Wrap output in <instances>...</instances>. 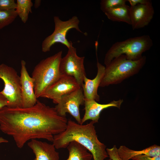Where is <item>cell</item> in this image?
I'll list each match as a JSON object with an SVG mask.
<instances>
[{
    "label": "cell",
    "instance_id": "cb8c5ba5",
    "mask_svg": "<svg viewBox=\"0 0 160 160\" xmlns=\"http://www.w3.org/2000/svg\"><path fill=\"white\" fill-rule=\"evenodd\" d=\"M133 160H160V156L151 157L145 155H141L133 157Z\"/></svg>",
    "mask_w": 160,
    "mask_h": 160
},
{
    "label": "cell",
    "instance_id": "ba28073f",
    "mask_svg": "<svg viewBox=\"0 0 160 160\" xmlns=\"http://www.w3.org/2000/svg\"><path fill=\"white\" fill-rule=\"evenodd\" d=\"M68 49L66 55L62 58L60 61V73L61 75L73 77L81 87L84 78L86 76L84 64L85 57L77 55L73 43Z\"/></svg>",
    "mask_w": 160,
    "mask_h": 160
},
{
    "label": "cell",
    "instance_id": "e0dca14e",
    "mask_svg": "<svg viewBox=\"0 0 160 160\" xmlns=\"http://www.w3.org/2000/svg\"><path fill=\"white\" fill-rule=\"evenodd\" d=\"M129 7L126 4L107 9L103 12L111 21L124 22L130 25Z\"/></svg>",
    "mask_w": 160,
    "mask_h": 160
},
{
    "label": "cell",
    "instance_id": "4316f807",
    "mask_svg": "<svg viewBox=\"0 0 160 160\" xmlns=\"http://www.w3.org/2000/svg\"><path fill=\"white\" fill-rule=\"evenodd\" d=\"M41 1L40 0H36L35 1L34 7L35 8H38L41 5Z\"/></svg>",
    "mask_w": 160,
    "mask_h": 160
},
{
    "label": "cell",
    "instance_id": "603a6c76",
    "mask_svg": "<svg viewBox=\"0 0 160 160\" xmlns=\"http://www.w3.org/2000/svg\"><path fill=\"white\" fill-rule=\"evenodd\" d=\"M117 149L116 145H114L111 148H106L109 160H122L118 154Z\"/></svg>",
    "mask_w": 160,
    "mask_h": 160
},
{
    "label": "cell",
    "instance_id": "5b68a950",
    "mask_svg": "<svg viewBox=\"0 0 160 160\" xmlns=\"http://www.w3.org/2000/svg\"><path fill=\"white\" fill-rule=\"evenodd\" d=\"M153 45L148 35L131 37L113 44L106 53L104 63L106 66L114 58L124 55L128 59L136 60L142 57V54L149 50Z\"/></svg>",
    "mask_w": 160,
    "mask_h": 160
},
{
    "label": "cell",
    "instance_id": "484cf974",
    "mask_svg": "<svg viewBox=\"0 0 160 160\" xmlns=\"http://www.w3.org/2000/svg\"><path fill=\"white\" fill-rule=\"evenodd\" d=\"M8 103L7 98L0 93V110L5 106H7Z\"/></svg>",
    "mask_w": 160,
    "mask_h": 160
},
{
    "label": "cell",
    "instance_id": "5bb4252c",
    "mask_svg": "<svg viewBox=\"0 0 160 160\" xmlns=\"http://www.w3.org/2000/svg\"><path fill=\"white\" fill-rule=\"evenodd\" d=\"M28 145L35 155L33 160H60L59 153L53 144L32 139Z\"/></svg>",
    "mask_w": 160,
    "mask_h": 160
},
{
    "label": "cell",
    "instance_id": "8992f818",
    "mask_svg": "<svg viewBox=\"0 0 160 160\" xmlns=\"http://www.w3.org/2000/svg\"><path fill=\"white\" fill-rule=\"evenodd\" d=\"M0 79L4 87L0 92L7 99V107L22 108L21 84L20 76L12 67L2 63L0 65Z\"/></svg>",
    "mask_w": 160,
    "mask_h": 160
},
{
    "label": "cell",
    "instance_id": "d6986e66",
    "mask_svg": "<svg viewBox=\"0 0 160 160\" xmlns=\"http://www.w3.org/2000/svg\"><path fill=\"white\" fill-rule=\"evenodd\" d=\"M16 4L15 10L17 15L25 23L28 20L29 13H32L33 3L31 0H17Z\"/></svg>",
    "mask_w": 160,
    "mask_h": 160
},
{
    "label": "cell",
    "instance_id": "2e32d148",
    "mask_svg": "<svg viewBox=\"0 0 160 160\" xmlns=\"http://www.w3.org/2000/svg\"><path fill=\"white\" fill-rule=\"evenodd\" d=\"M117 151L122 160H129L133 157L141 155L151 157L160 156V146L155 144L137 151L130 149L124 145H121L117 148Z\"/></svg>",
    "mask_w": 160,
    "mask_h": 160
},
{
    "label": "cell",
    "instance_id": "83f0119b",
    "mask_svg": "<svg viewBox=\"0 0 160 160\" xmlns=\"http://www.w3.org/2000/svg\"><path fill=\"white\" fill-rule=\"evenodd\" d=\"M8 141L6 139H4L2 137H0V143H7Z\"/></svg>",
    "mask_w": 160,
    "mask_h": 160
},
{
    "label": "cell",
    "instance_id": "7a4b0ae2",
    "mask_svg": "<svg viewBox=\"0 0 160 160\" xmlns=\"http://www.w3.org/2000/svg\"><path fill=\"white\" fill-rule=\"evenodd\" d=\"M95 124L91 121L83 125L69 119L65 129L54 136L53 144L59 149L67 148L71 142L76 141L86 148L93 160H105L108 157L106 146L98 140Z\"/></svg>",
    "mask_w": 160,
    "mask_h": 160
},
{
    "label": "cell",
    "instance_id": "8fae6325",
    "mask_svg": "<svg viewBox=\"0 0 160 160\" xmlns=\"http://www.w3.org/2000/svg\"><path fill=\"white\" fill-rule=\"evenodd\" d=\"M21 65L20 78L22 108H29L34 105L38 100L34 91V81L28 74L25 60H21Z\"/></svg>",
    "mask_w": 160,
    "mask_h": 160
},
{
    "label": "cell",
    "instance_id": "9c48e42d",
    "mask_svg": "<svg viewBox=\"0 0 160 160\" xmlns=\"http://www.w3.org/2000/svg\"><path fill=\"white\" fill-rule=\"evenodd\" d=\"M84 101L83 90L81 87L63 96L55 108L60 116L66 117V113H68L74 118L77 123L81 124L79 107L84 104Z\"/></svg>",
    "mask_w": 160,
    "mask_h": 160
},
{
    "label": "cell",
    "instance_id": "7402d4cb",
    "mask_svg": "<svg viewBox=\"0 0 160 160\" xmlns=\"http://www.w3.org/2000/svg\"><path fill=\"white\" fill-rule=\"evenodd\" d=\"M16 6L14 0H0V10H15Z\"/></svg>",
    "mask_w": 160,
    "mask_h": 160
},
{
    "label": "cell",
    "instance_id": "9a60e30c",
    "mask_svg": "<svg viewBox=\"0 0 160 160\" xmlns=\"http://www.w3.org/2000/svg\"><path fill=\"white\" fill-rule=\"evenodd\" d=\"M97 73L95 77L92 79L84 78L81 87L84 100H94L97 102L100 100V96L97 89L104 75L105 67L100 64L97 59Z\"/></svg>",
    "mask_w": 160,
    "mask_h": 160
},
{
    "label": "cell",
    "instance_id": "7c38bea8",
    "mask_svg": "<svg viewBox=\"0 0 160 160\" xmlns=\"http://www.w3.org/2000/svg\"><path fill=\"white\" fill-rule=\"evenodd\" d=\"M131 25L134 30L143 28L150 23L154 13L151 1L145 4L130 6Z\"/></svg>",
    "mask_w": 160,
    "mask_h": 160
},
{
    "label": "cell",
    "instance_id": "44dd1931",
    "mask_svg": "<svg viewBox=\"0 0 160 160\" xmlns=\"http://www.w3.org/2000/svg\"><path fill=\"white\" fill-rule=\"evenodd\" d=\"M127 0H102L100 3V9L104 12L106 10L124 5Z\"/></svg>",
    "mask_w": 160,
    "mask_h": 160
},
{
    "label": "cell",
    "instance_id": "ffe728a7",
    "mask_svg": "<svg viewBox=\"0 0 160 160\" xmlns=\"http://www.w3.org/2000/svg\"><path fill=\"white\" fill-rule=\"evenodd\" d=\"M17 16L15 10H0V30L12 23Z\"/></svg>",
    "mask_w": 160,
    "mask_h": 160
},
{
    "label": "cell",
    "instance_id": "ac0fdd59",
    "mask_svg": "<svg viewBox=\"0 0 160 160\" xmlns=\"http://www.w3.org/2000/svg\"><path fill=\"white\" fill-rule=\"evenodd\" d=\"M67 148L69 156L66 160H92L93 158L86 148L76 141L71 142Z\"/></svg>",
    "mask_w": 160,
    "mask_h": 160
},
{
    "label": "cell",
    "instance_id": "4fadbf2b",
    "mask_svg": "<svg viewBox=\"0 0 160 160\" xmlns=\"http://www.w3.org/2000/svg\"><path fill=\"white\" fill-rule=\"evenodd\" d=\"M123 100L119 99L113 100L105 104L99 103L94 100H84L85 113L81 119V124L87 120H90L95 123L98 122L101 112L104 109L111 107H116L120 109Z\"/></svg>",
    "mask_w": 160,
    "mask_h": 160
},
{
    "label": "cell",
    "instance_id": "30bf717a",
    "mask_svg": "<svg viewBox=\"0 0 160 160\" xmlns=\"http://www.w3.org/2000/svg\"><path fill=\"white\" fill-rule=\"evenodd\" d=\"M81 87L73 77L61 75L46 89L41 97L52 99L57 104L63 96Z\"/></svg>",
    "mask_w": 160,
    "mask_h": 160
},
{
    "label": "cell",
    "instance_id": "6da1fadb",
    "mask_svg": "<svg viewBox=\"0 0 160 160\" xmlns=\"http://www.w3.org/2000/svg\"><path fill=\"white\" fill-rule=\"evenodd\" d=\"M68 120L55 108L37 100L27 108L5 106L0 110V129L12 137L17 147L23 148L28 141L43 139L52 142L54 136L66 129Z\"/></svg>",
    "mask_w": 160,
    "mask_h": 160
},
{
    "label": "cell",
    "instance_id": "277c9868",
    "mask_svg": "<svg viewBox=\"0 0 160 160\" xmlns=\"http://www.w3.org/2000/svg\"><path fill=\"white\" fill-rule=\"evenodd\" d=\"M62 51L41 60L35 67L32 77L34 81V91L37 98L41 97L46 89L61 75L60 64Z\"/></svg>",
    "mask_w": 160,
    "mask_h": 160
},
{
    "label": "cell",
    "instance_id": "3957f363",
    "mask_svg": "<svg viewBox=\"0 0 160 160\" xmlns=\"http://www.w3.org/2000/svg\"><path fill=\"white\" fill-rule=\"evenodd\" d=\"M146 60L145 56L136 60L128 59L124 55L115 58L105 67L99 87L119 84L137 73L145 64Z\"/></svg>",
    "mask_w": 160,
    "mask_h": 160
},
{
    "label": "cell",
    "instance_id": "d4e9b609",
    "mask_svg": "<svg viewBox=\"0 0 160 160\" xmlns=\"http://www.w3.org/2000/svg\"><path fill=\"white\" fill-rule=\"evenodd\" d=\"M149 0H127L129 3L130 6H133L138 4H145L150 2Z\"/></svg>",
    "mask_w": 160,
    "mask_h": 160
},
{
    "label": "cell",
    "instance_id": "52a82bcc",
    "mask_svg": "<svg viewBox=\"0 0 160 160\" xmlns=\"http://www.w3.org/2000/svg\"><path fill=\"white\" fill-rule=\"evenodd\" d=\"M53 19L55 30L52 34L46 37L42 41L41 49L43 52L49 51L51 47L57 43H61L69 48L73 43L71 41H69L68 40L66 35L68 31L71 29H75L86 35L79 29V20L76 16H73L66 21L61 20L57 16H54Z\"/></svg>",
    "mask_w": 160,
    "mask_h": 160
}]
</instances>
